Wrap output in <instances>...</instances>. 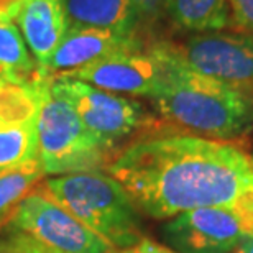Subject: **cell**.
Returning <instances> with one entry per match:
<instances>
[{"label":"cell","mask_w":253,"mask_h":253,"mask_svg":"<svg viewBox=\"0 0 253 253\" xmlns=\"http://www.w3.org/2000/svg\"><path fill=\"white\" fill-rule=\"evenodd\" d=\"M105 169L141 214L158 220L234 202L253 191L250 155L227 140L188 133L145 136Z\"/></svg>","instance_id":"cell-1"},{"label":"cell","mask_w":253,"mask_h":253,"mask_svg":"<svg viewBox=\"0 0 253 253\" xmlns=\"http://www.w3.org/2000/svg\"><path fill=\"white\" fill-rule=\"evenodd\" d=\"M150 51L165 66L151 102L166 120L212 140H229L253 126V97L186 68L158 43Z\"/></svg>","instance_id":"cell-2"},{"label":"cell","mask_w":253,"mask_h":253,"mask_svg":"<svg viewBox=\"0 0 253 253\" xmlns=\"http://www.w3.org/2000/svg\"><path fill=\"white\" fill-rule=\"evenodd\" d=\"M40 188L115 250L145 237L140 211L122 186L102 169L54 176Z\"/></svg>","instance_id":"cell-3"},{"label":"cell","mask_w":253,"mask_h":253,"mask_svg":"<svg viewBox=\"0 0 253 253\" xmlns=\"http://www.w3.org/2000/svg\"><path fill=\"white\" fill-rule=\"evenodd\" d=\"M38 161L44 174H71L107 168L110 153L81 122L76 110L51 87V76L38 78Z\"/></svg>","instance_id":"cell-4"},{"label":"cell","mask_w":253,"mask_h":253,"mask_svg":"<svg viewBox=\"0 0 253 253\" xmlns=\"http://www.w3.org/2000/svg\"><path fill=\"white\" fill-rule=\"evenodd\" d=\"M163 235L178 253H232L253 239V191L234 202L183 212L169 219Z\"/></svg>","instance_id":"cell-5"},{"label":"cell","mask_w":253,"mask_h":253,"mask_svg":"<svg viewBox=\"0 0 253 253\" xmlns=\"http://www.w3.org/2000/svg\"><path fill=\"white\" fill-rule=\"evenodd\" d=\"M158 44L186 68L253 97L252 35L209 32L196 33L184 43Z\"/></svg>","instance_id":"cell-6"},{"label":"cell","mask_w":253,"mask_h":253,"mask_svg":"<svg viewBox=\"0 0 253 253\" xmlns=\"http://www.w3.org/2000/svg\"><path fill=\"white\" fill-rule=\"evenodd\" d=\"M51 87L76 110L85 128L112 151L146 122L143 107L133 99L59 76H51Z\"/></svg>","instance_id":"cell-7"},{"label":"cell","mask_w":253,"mask_h":253,"mask_svg":"<svg viewBox=\"0 0 253 253\" xmlns=\"http://www.w3.org/2000/svg\"><path fill=\"white\" fill-rule=\"evenodd\" d=\"M10 225L61 253H117L40 186L25 197Z\"/></svg>","instance_id":"cell-8"},{"label":"cell","mask_w":253,"mask_h":253,"mask_svg":"<svg viewBox=\"0 0 253 253\" xmlns=\"http://www.w3.org/2000/svg\"><path fill=\"white\" fill-rule=\"evenodd\" d=\"M56 76L83 81L112 94L151 99L161 87L165 66L163 61L148 49L114 54L84 68L66 71Z\"/></svg>","instance_id":"cell-9"},{"label":"cell","mask_w":253,"mask_h":253,"mask_svg":"<svg viewBox=\"0 0 253 253\" xmlns=\"http://www.w3.org/2000/svg\"><path fill=\"white\" fill-rule=\"evenodd\" d=\"M130 51H141V43L135 33L97 28L68 30L48 64L40 73L56 76L66 71L84 68L114 54Z\"/></svg>","instance_id":"cell-10"},{"label":"cell","mask_w":253,"mask_h":253,"mask_svg":"<svg viewBox=\"0 0 253 253\" xmlns=\"http://www.w3.org/2000/svg\"><path fill=\"white\" fill-rule=\"evenodd\" d=\"M13 23L30 53L43 71L68 32L61 0H22L13 12Z\"/></svg>","instance_id":"cell-11"},{"label":"cell","mask_w":253,"mask_h":253,"mask_svg":"<svg viewBox=\"0 0 253 253\" xmlns=\"http://www.w3.org/2000/svg\"><path fill=\"white\" fill-rule=\"evenodd\" d=\"M68 30L97 28L135 33L143 8L136 0H61Z\"/></svg>","instance_id":"cell-12"},{"label":"cell","mask_w":253,"mask_h":253,"mask_svg":"<svg viewBox=\"0 0 253 253\" xmlns=\"http://www.w3.org/2000/svg\"><path fill=\"white\" fill-rule=\"evenodd\" d=\"M169 18L192 33L222 32L230 25L229 0H163Z\"/></svg>","instance_id":"cell-13"},{"label":"cell","mask_w":253,"mask_h":253,"mask_svg":"<svg viewBox=\"0 0 253 253\" xmlns=\"http://www.w3.org/2000/svg\"><path fill=\"white\" fill-rule=\"evenodd\" d=\"M0 74L17 83H35L40 76L18 27L3 17H0Z\"/></svg>","instance_id":"cell-14"},{"label":"cell","mask_w":253,"mask_h":253,"mask_svg":"<svg viewBox=\"0 0 253 253\" xmlns=\"http://www.w3.org/2000/svg\"><path fill=\"white\" fill-rule=\"evenodd\" d=\"M44 176L38 160L0 171V229L12 222L23 199L38 188Z\"/></svg>","instance_id":"cell-15"},{"label":"cell","mask_w":253,"mask_h":253,"mask_svg":"<svg viewBox=\"0 0 253 253\" xmlns=\"http://www.w3.org/2000/svg\"><path fill=\"white\" fill-rule=\"evenodd\" d=\"M37 83L38 79L35 83H17L0 74V130L5 126L37 119Z\"/></svg>","instance_id":"cell-16"},{"label":"cell","mask_w":253,"mask_h":253,"mask_svg":"<svg viewBox=\"0 0 253 253\" xmlns=\"http://www.w3.org/2000/svg\"><path fill=\"white\" fill-rule=\"evenodd\" d=\"M38 160L37 119L0 130V171Z\"/></svg>","instance_id":"cell-17"},{"label":"cell","mask_w":253,"mask_h":253,"mask_svg":"<svg viewBox=\"0 0 253 253\" xmlns=\"http://www.w3.org/2000/svg\"><path fill=\"white\" fill-rule=\"evenodd\" d=\"M0 244H2L10 253H61V252L49 249L46 245L40 244L33 237L23 234V232L17 230L12 225L5 230L3 237L0 239Z\"/></svg>","instance_id":"cell-18"},{"label":"cell","mask_w":253,"mask_h":253,"mask_svg":"<svg viewBox=\"0 0 253 253\" xmlns=\"http://www.w3.org/2000/svg\"><path fill=\"white\" fill-rule=\"evenodd\" d=\"M230 23L247 35H253V0H229Z\"/></svg>","instance_id":"cell-19"},{"label":"cell","mask_w":253,"mask_h":253,"mask_svg":"<svg viewBox=\"0 0 253 253\" xmlns=\"http://www.w3.org/2000/svg\"><path fill=\"white\" fill-rule=\"evenodd\" d=\"M117 253H178V252L173 250L171 247L161 245L158 242H153L151 239L143 237V239L140 242H136V244L126 247V249L117 250Z\"/></svg>","instance_id":"cell-20"},{"label":"cell","mask_w":253,"mask_h":253,"mask_svg":"<svg viewBox=\"0 0 253 253\" xmlns=\"http://www.w3.org/2000/svg\"><path fill=\"white\" fill-rule=\"evenodd\" d=\"M22 0H0V17L8 18L13 22V12Z\"/></svg>","instance_id":"cell-21"},{"label":"cell","mask_w":253,"mask_h":253,"mask_svg":"<svg viewBox=\"0 0 253 253\" xmlns=\"http://www.w3.org/2000/svg\"><path fill=\"white\" fill-rule=\"evenodd\" d=\"M232 253H253V239L245 240L244 244H240Z\"/></svg>","instance_id":"cell-22"},{"label":"cell","mask_w":253,"mask_h":253,"mask_svg":"<svg viewBox=\"0 0 253 253\" xmlns=\"http://www.w3.org/2000/svg\"><path fill=\"white\" fill-rule=\"evenodd\" d=\"M140 5H141V8H143V12H146V10H151V8H155L156 7V3L161 2V0H136Z\"/></svg>","instance_id":"cell-23"},{"label":"cell","mask_w":253,"mask_h":253,"mask_svg":"<svg viewBox=\"0 0 253 253\" xmlns=\"http://www.w3.org/2000/svg\"><path fill=\"white\" fill-rule=\"evenodd\" d=\"M0 253H10V252H8L7 249H5V247H3L2 244H0Z\"/></svg>","instance_id":"cell-24"},{"label":"cell","mask_w":253,"mask_h":253,"mask_svg":"<svg viewBox=\"0 0 253 253\" xmlns=\"http://www.w3.org/2000/svg\"><path fill=\"white\" fill-rule=\"evenodd\" d=\"M252 161H253V153H252Z\"/></svg>","instance_id":"cell-25"}]
</instances>
